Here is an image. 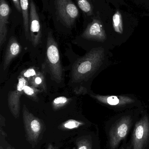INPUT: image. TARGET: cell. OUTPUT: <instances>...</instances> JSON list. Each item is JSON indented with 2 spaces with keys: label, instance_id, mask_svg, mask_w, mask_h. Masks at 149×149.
Segmentation results:
<instances>
[{
  "label": "cell",
  "instance_id": "6da1fadb",
  "mask_svg": "<svg viewBox=\"0 0 149 149\" xmlns=\"http://www.w3.org/2000/svg\"><path fill=\"white\" fill-rule=\"evenodd\" d=\"M105 50L101 47L94 48L81 58L73 66L71 77L74 82H80L87 79L97 71L105 59Z\"/></svg>",
  "mask_w": 149,
  "mask_h": 149
},
{
  "label": "cell",
  "instance_id": "7a4b0ae2",
  "mask_svg": "<svg viewBox=\"0 0 149 149\" xmlns=\"http://www.w3.org/2000/svg\"><path fill=\"white\" fill-rule=\"evenodd\" d=\"M46 60L52 77L57 82H61L63 79V73L60 55L57 44L51 32H49L47 36Z\"/></svg>",
  "mask_w": 149,
  "mask_h": 149
},
{
  "label": "cell",
  "instance_id": "3957f363",
  "mask_svg": "<svg viewBox=\"0 0 149 149\" xmlns=\"http://www.w3.org/2000/svg\"><path fill=\"white\" fill-rule=\"evenodd\" d=\"M22 114L27 139L31 144L36 145L43 129V123L31 113L25 105L23 107Z\"/></svg>",
  "mask_w": 149,
  "mask_h": 149
},
{
  "label": "cell",
  "instance_id": "277c9868",
  "mask_svg": "<svg viewBox=\"0 0 149 149\" xmlns=\"http://www.w3.org/2000/svg\"><path fill=\"white\" fill-rule=\"evenodd\" d=\"M56 14L60 22L71 27L78 17L79 10L72 0H55Z\"/></svg>",
  "mask_w": 149,
  "mask_h": 149
},
{
  "label": "cell",
  "instance_id": "5b68a950",
  "mask_svg": "<svg viewBox=\"0 0 149 149\" xmlns=\"http://www.w3.org/2000/svg\"><path fill=\"white\" fill-rule=\"evenodd\" d=\"M132 123L129 116L122 117L112 127L109 133V143L112 149L117 148L121 142L127 135Z\"/></svg>",
  "mask_w": 149,
  "mask_h": 149
},
{
  "label": "cell",
  "instance_id": "8992f818",
  "mask_svg": "<svg viewBox=\"0 0 149 149\" xmlns=\"http://www.w3.org/2000/svg\"><path fill=\"white\" fill-rule=\"evenodd\" d=\"M29 83L28 81L20 75L18 78V82L15 89L9 92L8 101L9 108L13 116L18 118L20 114V98L24 93L23 89L26 84Z\"/></svg>",
  "mask_w": 149,
  "mask_h": 149
},
{
  "label": "cell",
  "instance_id": "52a82bcc",
  "mask_svg": "<svg viewBox=\"0 0 149 149\" xmlns=\"http://www.w3.org/2000/svg\"><path fill=\"white\" fill-rule=\"evenodd\" d=\"M149 135V120L144 116L137 123L133 135V149H143Z\"/></svg>",
  "mask_w": 149,
  "mask_h": 149
},
{
  "label": "cell",
  "instance_id": "ba28073f",
  "mask_svg": "<svg viewBox=\"0 0 149 149\" xmlns=\"http://www.w3.org/2000/svg\"><path fill=\"white\" fill-rule=\"evenodd\" d=\"M84 39L97 42H104L107 38L102 22L99 17H94L81 35Z\"/></svg>",
  "mask_w": 149,
  "mask_h": 149
},
{
  "label": "cell",
  "instance_id": "9c48e42d",
  "mask_svg": "<svg viewBox=\"0 0 149 149\" xmlns=\"http://www.w3.org/2000/svg\"><path fill=\"white\" fill-rule=\"evenodd\" d=\"M29 33L32 45L36 47L41 42V31L39 16L36 4L32 0L30 2Z\"/></svg>",
  "mask_w": 149,
  "mask_h": 149
},
{
  "label": "cell",
  "instance_id": "30bf717a",
  "mask_svg": "<svg viewBox=\"0 0 149 149\" xmlns=\"http://www.w3.org/2000/svg\"><path fill=\"white\" fill-rule=\"evenodd\" d=\"M94 99L99 102L111 107H123L134 104V99L127 95H104L98 94H91Z\"/></svg>",
  "mask_w": 149,
  "mask_h": 149
},
{
  "label": "cell",
  "instance_id": "8fae6325",
  "mask_svg": "<svg viewBox=\"0 0 149 149\" xmlns=\"http://www.w3.org/2000/svg\"><path fill=\"white\" fill-rule=\"evenodd\" d=\"M11 8L6 0H0V46L6 41L8 33V18Z\"/></svg>",
  "mask_w": 149,
  "mask_h": 149
},
{
  "label": "cell",
  "instance_id": "7c38bea8",
  "mask_svg": "<svg viewBox=\"0 0 149 149\" xmlns=\"http://www.w3.org/2000/svg\"><path fill=\"white\" fill-rule=\"evenodd\" d=\"M21 46L15 37L10 38L6 48L3 62V70H5L9 66L11 61L20 53Z\"/></svg>",
  "mask_w": 149,
  "mask_h": 149
},
{
  "label": "cell",
  "instance_id": "4fadbf2b",
  "mask_svg": "<svg viewBox=\"0 0 149 149\" xmlns=\"http://www.w3.org/2000/svg\"><path fill=\"white\" fill-rule=\"evenodd\" d=\"M29 0H20L21 10L23 20V26L25 36L28 40L30 39L29 33Z\"/></svg>",
  "mask_w": 149,
  "mask_h": 149
},
{
  "label": "cell",
  "instance_id": "5bb4252c",
  "mask_svg": "<svg viewBox=\"0 0 149 149\" xmlns=\"http://www.w3.org/2000/svg\"><path fill=\"white\" fill-rule=\"evenodd\" d=\"M28 82L29 84L36 88H39L45 92L47 91L45 79L43 74L40 72L36 76L28 81Z\"/></svg>",
  "mask_w": 149,
  "mask_h": 149
},
{
  "label": "cell",
  "instance_id": "9a60e30c",
  "mask_svg": "<svg viewBox=\"0 0 149 149\" xmlns=\"http://www.w3.org/2000/svg\"><path fill=\"white\" fill-rule=\"evenodd\" d=\"M76 1H77L78 7L86 15L90 16L93 14V6L91 3V0Z\"/></svg>",
  "mask_w": 149,
  "mask_h": 149
},
{
  "label": "cell",
  "instance_id": "2e32d148",
  "mask_svg": "<svg viewBox=\"0 0 149 149\" xmlns=\"http://www.w3.org/2000/svg\"><path fill=\"white\" fill-rule=\"evenodd\" d=\"M113 22L115 31L119 34H122L123 32L122 17L119 10H117L113 16Z\"/></svg>",
  "mask_w": 149,
  "mask_h": 149
},
{
  "label": "cell",
  "instance_id": "e0dca14e",
  "mask_svg": "<svg viewBox=\"0 0 149 149\" xmlns=\"http://www.w3.org/2000/svg\"><path fill=\"white\" fill-rule=\"evenodd\" d=\"M23 92L28 97H29L31 100L35 101L38 102L39 99L37 95L39 93L42 92V90L32 86L28 83L24 86Z\"/></svg>",
  "mask_w": 149,
  "mask_h": 149
},
{
  "label": "cell",
  "instance_id": "ac0fdd59",
  "mask_svg": "<svg viewBox=\"0 0 149 149\" xmlns=\"http://www.w3.org/2000/svg\"><path fill=\"white\" fill-rule=\"evenodd\" d=\"M71 99L65 97V96H59L55 98L52 102V108L54 110H57L60 109L61 108L67 105Z\"/></svg>",
  "mask_w": 149,
  "mask_h": 149
},
{
  "label": "cell",
  "instance_id": "d6986e66",
  "mask_svg": "<svg viewBox=\"0 0 149 149\" xmlns=\"http://www.w3.org/2000/svg\"><path fill=\"white\" fill-rule=\"evenodd\" d=\"M84 123L74 120H69L65 122L60 126L63 129L71 130L78 128L84 125Z\"/></svg>",
  "mask_w": 149,
  "mask_h": 149
},
{
  "label": "cell",
  "instance_id": "ffe728a7",
  "mask_svg": "<svg viewBox=\"0 0 149 149\" xmlns=\"http://www.w3.org/2000/svg\"><path fill=\"white\" fill-rule=\"evenodd\" d=\"M38 72L39 71L36 70L35 68H30L23 71L21 75L24 77L28 81L31 79L36 76Z\"/></svg>",
  "mask_w": 149,
  "mask_h": 149
},
{
  "label": "cell",
  "instance_id": "44dd1931",
  "mask_svg": "<svg viewBox=\"0 0 149 149\" xmlns=\"http://www.w3.org/2000/svg\"><path fill=\"white\" fill-rule=\"evenodd\" d=\"M77 149H91V146L89 143L84 141L79 144Z\"/></svg>",
  "mask_w": 149,
  "mask_h": 149
},
{
  "label": "cell",
  "instance_id": "7402d4cb",
  "mask_svg": "<svg viewBox=\"0 0 149 149\" xmlns=\"http://www.w3.org/2000/svg\"><path fill=\"white\" fill-rule=\"evenodd\" d=\"M15 7L17 10L19 12H22L21 4H20V0H12Z\"/></svg>",
  "mask_w": 149,
  "mask_h": 149
},
{
  "label": "cell",
  "instance_id": "603a6c76",
  "mask_svg": "<svg viewBox=\"0 0 149 149\" xmlns=\"http://www.w3.org/2000/svg\"><path fill=\"white\" fill-rule=\"evenodd\" d=\"M47 149H54L53 147H52V145H50L49 146H48V148Z\"/></svg>",
  "mask_w": 149,
  "mask_h": 149
},
{
  "label": "cell",
  "instance_id": "cb8c5ba5",
  "mask_svg": "<svg viewBox=\"0 0 149 149\" xmlns=\"http://www.w3.org/2000/svg\"><path fill=\"white\" fill-rule=\"evenodd\" d=\"M1 149H3V148H2V146H1ZM11 149V148H7V149Z\"/></svg>",
  "mask_w": 149,
  "mask_h": 149
}]
</instances>
